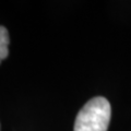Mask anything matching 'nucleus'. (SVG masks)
Wrapping results in <instances>:
<instances>
[{"label": "nucleus", "mask_w": 131, "mask_h": 131, "mask_svg": "<svg viewBox=\"0 0 131 131\" xmlns=\"http://www.w3.org/2000/svg\"><path fill=\"white\" fill-rule=\"evenodd\" d=\"M112 107L105 97L90 100L78 113L73 131H107Z\"/></svg>", "instance_id": "nucleus-1"}, {"label": "nucleus", "mask_w": 131, "mask_h": 131, "mask_svg": "<svg viewBox=\"0 0 131 131\" xmlns=\"http://www.w3.org/2000/svg\"><path fill=\"white\" fill-rule=\"evenodd\" d=\"M10 37L8 30L5 26H0V63L9 55Z\"/></svg>", "instance_id": "nucleus-2"}]
</instances>
